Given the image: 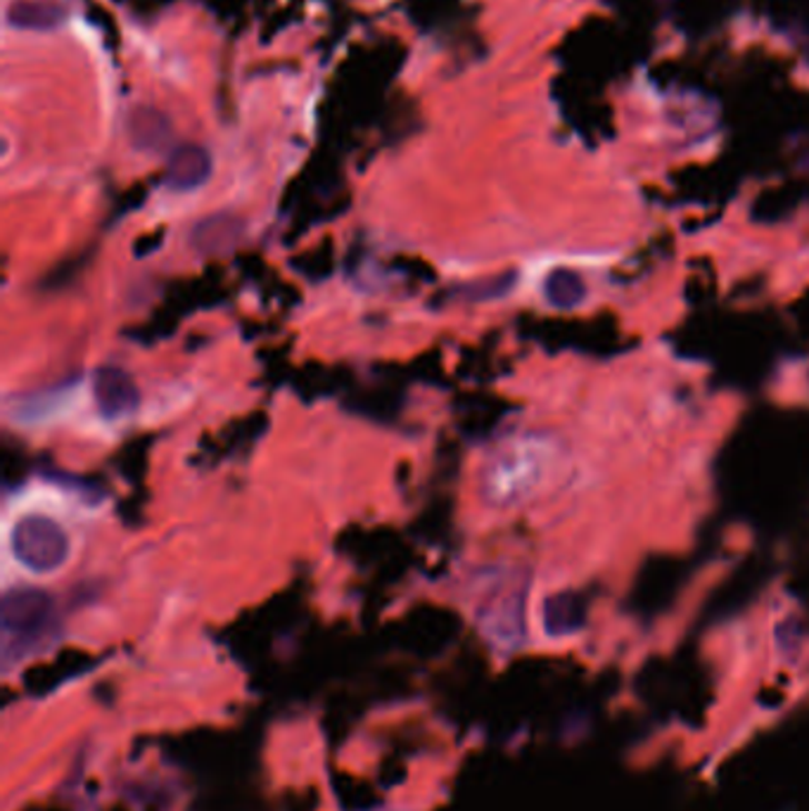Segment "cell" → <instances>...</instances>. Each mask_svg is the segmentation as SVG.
Returning a JSON list of instances; mask_svg holds the SVG:
<instances>
[{
  "mask_svg": "<svg viewBox=\"0 0 809 811\" xmlns=\"http://www.w3.org/2000/svg\"><path fill=\"white\" fill-rule=\"evenodd\" d=\"M93 397L98 413L104 420H121L138 411L140 392L127 370L114 366H102L93 378Z\"/></svg>",
  "mask_w": 809,
  "mask_h": 811,
  "instance_id": "cell-4",
  "label": "cell"
},
{
  "mask_svg": "<svg viewBox=\"0 0 809 811\" xmlns=\"http://www.w3.org/2000/svg\"><path fill=\"white\" fill-rule=\"evenodd\" d=\"M553 449L537 437L518 439L506 444L491 458L482 474V491L489 503L513 505L543 482L551 470Z\"/></svg>",
  "mask_w": 809,
  "mask_h": 811,
  "instance_id": "cell-1",
  "label": "cell"
},
{
  "mask_svg": "<svg viewBox=\"0 0 809 811\" xmlns=\"http://www.w3.org/2000/svg\"><path fill=\"white\" fill-rule=\"evenodd\" d=\"M52 614H56V603H52V598L46 591L31 587L8 591L3 595V605H0L6 658H20L31 645H37L48 631Z\"/></svg>",
  "mask_w": 809,
  "mask_h": 811,
  "instance_id": "cell-2",
  "label": "cell"
},
{
  "mask_svg": "<svg viewBox=\"0 0 809 811\" xmlns=\"http://www.w3.org/2000/svg\"><path fill=\"white\" fill-rule=\"evenodd\" d=\"M131 143L143 152H160L171 138L169 119L150 108H136L129 117Z\"/></svg>",
  "mask_w": 809,
  "mask_h": 811,
  "instance_id": "cell-7",
  "label": "cell"
},
{
  "mask_svg": "<svg viewBox=\"0 0 809 811\" xmlns=\"http://www.w3.org/2000/svg\"><path fill=\"white\" fill-rule=\"evenodd\" d=\"M579 290L582 286L577 283V278L568 271H556L547 280V297L549 302L556 307H572L579 299Z\"/></svg>",
  "mask_w": 809,
  "mask_h": 811,
  "instance_id": "cell-9",
  "label": "cell"
},
{
  "mask_svg": "<svg viewBox=\"0 0 809 811\" xmlns=\"http://www.w3.org/2000/svg\"><path fill=\"white\" fill-rule=\"evenodd\" d=\"M64 8L56 0H12L6 10V20L14 29L50 31L64 22Z\"/></svg>",
  "mask_w": 809,
  "mask_h": 811,
  "instance_id": "cell-6",
  "label": "cell"
},
{
  "mask_svg": "<svg viewBox=\"0 0 809 811\" xmlns=\"http://www.w3.org/2000/svg\"><path fill=\"white\" fill-rule=\"evenodd\" d=\"M10 549L27 570L48 574L64 565L69 558V539L56 520L31 513L14 522Z\"/></svg>",
  "mask_w": 809,
  "mask_h": 811,
  "instance_id": "cell-3",
  "label": "cell"
},
{
  "mask_svg": "<svg viewBox=\"0 0 809 811\" xmlns=\"http://www.w3.org/2000/svg\"><path fill=\"white\" fill-rule=\"evenodd\" d=\"M240 233H242V223L233 217H226V214H219V217H209L207 221H202L196 233H192V242H196V247L200 252H226L231 250V247L240 240Z\"/></svg>",
  "mask_w": 809,
  "mask_h": 811,
  "instance_id": "cell-8",
  "label": "cell"
},
{
  "mask_svg": "<svg viewBox=\"0 0 809 811\" xmlns=\"http://www.w3.org/2000/svg\"><path fill=\"white\" fill-rule=\"evenodd\" d=\"M209 173H212V157H209V152L200 146H181L171 154L167 181L173 190L188 192L204 186Z\"/></svg>",
  "mask_w": 809,
  "mask_h": 811,
  "instance_id": "cell-5",
  "label": "cell"
}]
</instances>
